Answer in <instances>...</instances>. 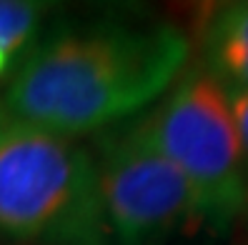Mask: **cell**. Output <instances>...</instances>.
<instances>
[{
	"label": "cell",
	"instance_id": "1",
	"mask_svg": "<svg viewBox=\"0 0 248 245\" xmlns=\"http://www.w3.org/2000/svg\"><path fill=\"white\" fill-rule=\"evenodd\" d=\"M191 53L173 25L98 28L35 48L13 78L5 108L18 123L73 138L151 105Z\"/></svg>",
	"mask_w": 248,
	"mask_h": 245
},
{
	"label": "cell",
	"instance_id": "2",
	"mask_svg": "<svg viewBox=\"0 0 248 245\" xmlns=\"http://www.w3.org/2000/svg\"><path fill=\"white\" fill-rule=\"evenodd\" d=\"M0 233L95 243L106 233L93 158L70 138L25 123L0 130Z\"/></svg>",
	"mask_w": 248,
	"mask_h": 245
},
{
	"label": "cell",
	"instance_id": "3",
	"mask_svg": "<svg viewBox=\"0 0 248 245\" xmlns=\"http://www.w3.org/2000/svg\"><path fill=\"white\" fill-rule=\"evenodd\" d=\"M138 135L181 170L198 220L228 228L248 205L243 148L228 98L206 70H193L138 128Z\"/></svg>",
	"mask_w": 248,
	"mask_h": 245
},
{
	"label": "cell",
	"instance_id": "4",
	"mask_svg": "<svg viewBox=\"0 0 248 245\" xmlns=\"http://www.w3.org/2000/svg\"><path fill=\"white\" fill-rule=\"evenodd\" d=\"M95 170L106 230L125 245H140L198 218L188 180L136 128L113 143Z\"/></svg>",
	"mask_w": 248,
	"mask_h": 245
},
{
	"label": "cell",
	"instance_id": "5",
	"mask_svg": "<svg viewBox=\"0 0 248 245\" xmlns=\"http://www.w3.org/2000/svg\"><path fill=\"white\" fill-rule=\"evenodd\" d=\"M201 40L206 73L223 90H248V0L211 10Z\"/></svg>",
	"mask_w": 248,
	"mask_h": 245
},
{
	"label": "cell",
	"instance_id": "6",
	"mask_svg": "<svg viewBox=\"0 0 248 245\" xmlns=\"http://www.w3.org/2000/svg\"><path fill=\"white\" fill-rule=\"evenodd\" d=\"M40 15H43L40 3L0 0V50H5L8 55L20 53L28 45V40L35 35Z\"/></svg>",
	"mask_w": 248,
	"mask_h": 245
},
{
	"label": "cell",
	"instance_id": "7",
	"mask_svg": "<svg viewBox=\"0 0 248 245\" xmlns=\"http://www.w3.org/2000/svg\"><path fill=\"white\" fill-rule=\"evenodd\" d=\"M228 98V108L238 130V140L243 155H248V90H223Z\"/></svg>",
	"mask_w": 248,
	"mask_h": 245
},
{
	"label": "cell",
	"instance_id": "8",
	"mask_svg": "<svg viewBox=\"0 0 248 245\" xmlns=\"http://www.w3.org/2000/svg\"><path fill=\"white\" fill-rule=\"evenodd\" d=\"M8 60H10V55L5 50H0V75L5 73V68H8Z\"/></svg>",
	"mask_w": 248,
	"mask_h": 245
},
{
	"label": "cell",
	"instance_id": "9",
	"mask_svg": "<svg viewBox=\"0 0 248 245\" xmlns=\"http://www.w3.org/2000/svg\"><path fill=\"white\" fill-rule=\"evenodd\" d=\"M3 128H5V108L0 105V130H3Z\"/></svg>",
	"mask_w": 248,
	"mask_h": 245
}]
</instances>
